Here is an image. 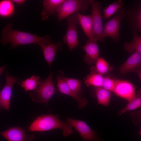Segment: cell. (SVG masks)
<instances>
[{"mask_svg":"<svg viewBox=\"0 0 141 141\" xmlns=\"http://www.w3.org/2000/svg\"><path fill=\"white\" fill-rule=\"evenodd\" d=\"M12 24H7L2 30L0 43L5 45L11 43V48L21 45L33 44L38 45L51 38L49 35L40 37L29 33L15 30L12 28Z\"/></svg>","mask_w":141,"mask_h":141,"instance_id":"obj_1","label":"cell"},{"mask_svg":"<svg viewBox=\"0 0 141 141\" xmlns=\"http://www.w3.org/2000/svg\"><path fill=\"white\" fill-rule=\"evenodd\" d=\"M72 126L68 121L61 120L57 115H43L37 117L30 124L28 130L30 132H44L60 129L62 130L63 135L66 137L73 132Z\"/></svg>","mask_w":141,"mask_h":141,"instance_id":"obj_2","label":"cell"},{"mask_svg":"<svg viewBox=\"0 0 141 141\" xmlns=\"http://www.w3.org/2000/svg\"><path fill=\"white\" fill-rule=\"evenodd\" d=\"M53 78V73L51 71L45 80L30 92V96L34 102L45 103L48 106L50 99L57 91Z\"/></svg>","mask_w":141,"mask_h":141,"instance_id":"obj_3","label":"cell"},{"mask_svg":"<svg viewBox=\"0 0 141 141\" xmlns=\"http://www.w3.org/2000/svg\"><path fill=\"white\" fill-rule=\"evenodd\" d=\"M90 3L88 0H65L57 11L58 22L79 11L85 12Z\"/></svg>","mask_w":141,"mask_h":141,"instance_id":"obj_4","label":"cell"},{"mask_svg":"<svg viewBox=\"0 0 141 141\" xmlns=\"http://www.w3.org/2000/svg\"><path fill=\"white\" fill-rule=\"evenodd\" d=\"M67 29L63 38V40L67 44L69 50L71 51L79 44L76 25L79 24V22L77 13L67 17Z\"/></svg>","mask_w":141,"mask_h":141,"instance_id":"obj_5","label":"cell"},{"mask_svg":"<svg viewBox=\"0 0 141 141\" xmlns=\"http://www.w3.org/2000/svg\"><path fill=\"white\" fill-rule=\"evenodd\" d=\"M92 7V16L93 23V34L95 41H103V26L100 9V3L93 0H90Z\"/></svg>","mask_w":141,"mask_h":141,"instance_id":"obj_6","label":"cell"},{"mask_svg":"<svg viewBox=\"0 0 141 141\" xmlns=\"http://www.w3.org/2000/svg\"><path fill=\"white\" fill-rule=\"evenodd\" d=\"M6 81L5 85L0 93V105L6 110L10 108V102L13 86L19 83L20 80L16 77L10 75L7 71L5 72Z\"/></svg>","mask_w":141,"mask_h":141,"instance_id":"obj_7","label":"cell"},{"mask_svg":"<svg viewBox=\"0 0 141 141\" xmlns=\"http://www.w3.org/2000/svg\"><path fill=\"white\" fill-rule=\"evenodd\" d=\"M67 120L79 133L83 141H103L99 137L97 132L92 130L84 122L68 117Z\"/></svg>","mask_w":141,"mask_h":141,"instance_id":"obj_8","label":"cell"},{"mask_svg":"<svg viewBox=\"0 0 141 141\" xmlns=\"http://www.w3.org/2000/svg\"><path fill=\"white\" fill-rule=\"evenodd\" d=\"M124 16V12L121 9L118 12L115 16L103 26V37L104 39L106 37L109 36L116 42L118 41L120 24Z\"/></svg>","mask_w":141,"mask_h":141,"instance_id":"obj_9","label":"cell"},{"mask_svg":"<svg viewBox=\"0 0 141 141\" xmlns=\"http://www.w3.org/2000/svg\"><path fill=\"white\" fill-rule=\"evenodd\" d=\"M115 80V87L113 92L128 102L132 101L136 94L134 85L126 80L118 79Z\"/></svg>","mask_w":141,"mask_h":141,"instance_id":"obj_10","label":"cell"},{"mask_svg":"<svg viewBox=\"0 0 141 141\" xmlns=\"http://www.w3.org/2000/svg\"><path fill=\"white\" fill-rule=\"evenodd\" d=\"M41 48L45 59L50 68L56 52L62 49V43H54L51 39L38 44Z\"/></svg>","mask_w":141,"mask_h":141,"instance_id":"obj_11","label":"cell"},{"mask_svg":"<svg viewBox=\"0 0 141 141\" xmlns=\"http://www.w3.org/2000/svg\"><path fill=\"white\" fill-rule=\"evenodd\" d=\"M141 68V54L135 51L120 66L119 73L120 75H124L128 73L135 72Z\"/></svg>","mask_w":141,"mask_h":141,"instance_id":"obj_12","label":"cell"},{"mask_svg":"<svg viewBox=\"0 0 141 141\" xmlns=\"http://www.w3.org/2000/svg\"><path fill=\"white\" fill-rule=\"evenodd\" d=\"M82 48L86 53L83 58L84 61L89 65L96 63L99 58V48L96 42L88 40Z\"/></svg>","mask_w":141,"mask_h":141,"instance_id":"obj_13","label":"cell"},{"mask_svg":"<svg viewBox=\"0 0 141 141\" xmlns=\"http://www.w3.org/2000/svg\"><path fill=\"white\" fill-rule=\"evenodd\" d=\"M57 89L60 92L75 99L78 103V109H83L86 106L88 103V101L86 98L81 97L73 92L59 74L57 75Z\"/></svg>","mask_w":141,"mask_h":141,"instance_id":"obj_14","label":"cell"},{"mask_svg":"<svg viewBox=\"0 0 141 141\" xmlns=\"http://www.w3.org/2000/svg\"><path fill=\"white\" fill-rule=\"evenodd\" d=\"M1 134L8 141H28V138L25 131L21 128L14 127L10 128L0 132Z\"/></svg>","mask_w":141,"mask_h":141,"instance_id":"obj_15","label":"cell"},{"mask_svg":"<svg viewBox=\"0 0 141 141\" xmlns=\"http://www.w3.org/2000/svg\"><path fill=\"white\" fill-rule=\"evenodd\" d=\"M65 0H44L41 12V20L45 21L49 17L57 13L59 6Z\"/></svg>","mask_w":141,"mask_h":141,"instance_id":"obj_16","label":"cell"},{"mask_svg":"<svg viewBox=\"0 0 141 141\" xmlns=\"http://www.w3.org/2000/svg\"><path fill=\"white\" fill-rule=\"evenodd\" d=\"M79 20V24L89 40L95 41L93 34V23L91 15H84L79 12L76 13Z\"/></svg>","mask_w":141,"mask_h":141,"instance_id":"obj_17","label":"cell"},{"mask_svg":"<svg viewBox=\"0 0 141 141\" xmlns=\"http://www.w3.org/2000/svg\"><path fill=\"white\" fill-rule=\"evenodd\" d=\"M92 92L97 98L98 104L104 106L109 105L112 95L111 92L102 87H93Z\"/></svg>","mask_w":141,"mask_h":141,"instance_id":"obj_18","label":"cell"},{"mask_svg":"<svg viewBox=\"0 0 141 141\" xmlns=\"http://www.w3.org/2000/svg\"><path fill=\"white\" fill-rule=\"evenodd\" d=\"M43 80L39 76L33 75L24 80L21 79L19 84L26 92H27L35 90Z\"/></svg>","mask_w":141,"mask_h":141,"instance_id":"obj_19","label":"cell"},{"mask_svg":"<svg viewBox=\"0 0 141 141\" xmlns=\"http://www.w3.org/2000/svg\"><path fill=\"white\" fill-rule=\"evenodd\" d=\"M91 71L89 75L84 79V83L87 87H102L104 76L93 70Z\"/></svg>","mask_w":141,"mask_h":141,"instance_id":"obj_20","label":"cell"},{"mask_svg":"<svg viewBox=\"0 0 141 141\" xmlns=\"http://www.w3.org/2000/svg\"><path fill=\"white\" fill-rule=\"evenodd\" d=\"M124 48L130 53L132 54L135 51L141 54V35H138L136 31H134L132 41L130 43H125Z\"/></svg>","mask_w":141,"mask_h":141,"instance_id":"obj_21","label":"cell"},{"mask_svg":"<svg viewBox=\"0 0 141 141\" xmlns=\"http://www.w3.org/2000/svg\"><path fill=\"white\" fill-rule=\"evenodd\" d=\"M59 75L70 89L78 95L81 97L83 92L81 87V81L78 79L65 77L61 73Z\"/></svg>","mask_w":141,"mask_h":141,"instance_id":"obj_22","label":"cell"},{"mask_svg":"<svg viewBox=\"0 0 141 141\" xmlns=\"http://www.w3.org/2000/svg\"><path fill=\"white\" fill-rule=\"evenodd\" d=\"M95 67H92L91 70H93L104 76L112 71L114 68L109 66L106 60L103 58L99 57L96 63Z\"/></svg>","mask_w":141,"mask_h":141,"instance_id":"obj_23","label":"cell"},{"mask_svg":"<svg viewBox=\"0 0 141 141\" xmlns=\"http://www.w3.org/2000/svg\"><path fill=\"white\" fill-rule=\"evenodd\" d=\"M141 107V88L137 91L135 98L131 101L128 102L127 105L121 109L118 112V114L120 115L129 111L136 109Z\"/></svg>","mask_w":141,"mask_h":141,"instance_id":"obj_24","label":"cell"},{"mask_svg":"<svg viewBox=\"0 0 141 141\" xmlns=\"http://www.w3.org/2000/svg\"><path fill=\"white\" fill-rule=\"evenodd\" d=\"M13 3L11 0H3L0 1V16L6 18L11 16L14 11Z\"/></svg>","mask_w":141,"mask_h":141,"instance_id":"obj_25","label":"cell"},{"mask_svg":"<svg viewBox=\"0 0 141 141\" xmlns=\"http://www.w3.org/2000/svg\"><path fill=\"white\" fill-rule=\"evenodd\" d=\"M124 5L122 0L114 1L111 4L106 7L103 10V16L105 19L109 18L115 13L121 9Z\"/></svg>","mask_w":141,"mask_h":141,"instance_id":"obj_26","label":"cell"},{"mask_svg":"<svg viewBox=\"0 0 141 141\" xmlns=\"http://www.w3.org/2000/svg\"><path fill=\"white\" fill-rule=\"evenodd\" d=\"M115 79L112 78L109 75L104 76L102 87L113 92L115 86Z\"/></svg>","mask_w":141,"mask_h":141,"instance_id":"obj_27","label":"cell"},{"mask_svg":"<svg viewBox=\"0 0 141 141\" xmlns=\"http://www.w3.org/2000/svg\"><path fill=\"white\" fill-rule=\"evenodd\" d=\"M130 116L132 122L134 125H138L141 122V110L132 112L131 113Z\"/></svg>","mask_w":141,"mask_h":141,"instance_id":"obj_28","label":"cell"},{"mask_svg":"<svg viewBox=\"0 0 141 141\" xmlns=\"http://www.w3.org/2000/svg\"><path fill=\"white\" fill-rule=\"evenodd\" d=\"M133 19L135 23L141 21V9H138L135 12Z\"/></svg>","mask_w":141,"mask_h":141,"instance_id":"obj_29","label":"cell"},{"mask_svg":"<svg viewBox=\"0 0 141 141\" xmlns=\"http://www.w3.org/2000/svg\"><path fill=\"white\" fill-rule=\"evenodd\" d=\"M12 2L15 3L17 5H19L25 3V0H12Z\"/></svg>","mask_w":141,"mask_h":141,"instance_id":"obj_30","label":"cell"},{"mask_svg":"<svg viewBox=\"0 0 141 141\" xmlns=\"http://www.w3.org/2000/svg\"><path fill=\"white\" fill-rule=\"evenodd\" d=\"M135 28L136 30L141 31V21L135 23Z\"/></svg>","mask_w":141,"mask_h":141,"instance_id":"obj_31","label":"cell"},{"mask_svg":"<svg viewBox=\"0 0 141 141\" xmlns=\"http://www.w3.org/2000/svg\"><path fill=\"white\" fill-rule=\"evenodd\" d=\"M7 65H4L1 66L0 68V74L1 75L2 73L4 71L5 68Z\"/></svg>","mask_w":141,"mask_h":141,"instance_id":"obj_32","label":"cell"},{"mask_svg":"<svg viewBox=\"0 0 141 141\" xmlns=\"http://www.w3.org/2000/svg\"><path fill=\"white\" fill-rule=\"evenodd\" d=\"M135 72L137 74L140 80L141 81V68L137 70Z\"/></svg>","mask_w":141,"mask_h":141,"instance_id":"obj_33","label":"cell"},{"mask_svg":"<svg viewBox=\"0 0 141 141\" xmlns=\"http://www.w3.org/2000/svg\"><path fill=\"white\" fill-rule=\"evenodd\" d=\"M138 134L139 135H141V129L139 131V132Z\"/></svg>","mask_w":141,"mask_h":141,"instance_id":"obj_34","label":"cell"},{"mask_svg":"<svg viewBox=\"0 0 141 141\" xmlns=\"http://www.w3.org/2000/svg\"><path fill=\"white\" fill-rule=\"evenodd\" d=\"M140 9H141V5L140 6Z\"/></svg>","mask_w":141,"mask_h":141,"instance_id":"obj_35","label":"cell"}]
</instances>
